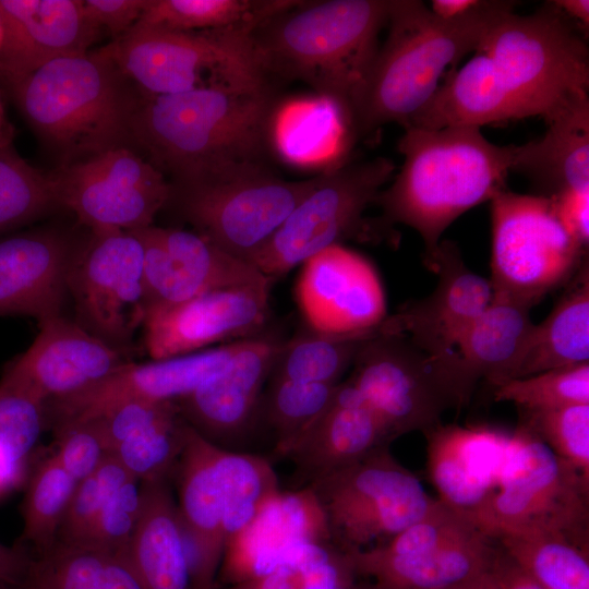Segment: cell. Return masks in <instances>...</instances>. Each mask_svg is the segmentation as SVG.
I'll use <instances>...</instances> for the list:
<instances>
[{"mask_svg":"<svg viewBox=\"0 0 589 589\" xmlns=\"http://www.w3.org/2000/svg\"><path fill=\"white\" fill-rule=\"evenodd\" d=\"M589 89L588 47L552 1L502 17L473 57L440 84L416 122L424 129L550 118Z\"/></svg>","mask_w":589,"mask_h":589,"instance_id":"6da1fadb","label":"cell"},{"mask_svg":"<svg viewBox=\"0 0 589 589\" xmlns=\"http://www.w3.org/2000/svg\"><path fill=\"white\" fill-rule=\"evenodd\" d=\"M279 110L271 81L142 95L134 144L170 183L203 181L238 165L266 164Z\"/></svg>","mask_w":589,"mask_h":589,"instance_id":"7a4b0ae2","label":"cell"},{"mask_svg":"<svg viewBox=\"0 0 589 589\" xmlns=\"http://www.w3.org/2000/svg\"><path fill=\"white\" fill-rule=\"evenodd\" d=\"M389 5L390 0H297L253 29L255 60L274 83L308 84L339 109L356 134L357 103Z\"/></svg>","mask_w":589,"mask_h":589,"instance_id":"3957f363","label":"cell"},{"mask_svg":"<svg viewBox=\"0 0 589 589\" xmlns=\"http://www.w3.org/2000/svg\"><path fill=\"white\" fill-rule=\"evenodd\" d=\"M518 145H496L480 128H407L398 142L404 164L375 204L383 225L402 224L421 237L424 259L462 214L506 189Z\"/></svg>","mask_w":589,"mask_h":589,"instance_id":"277c9868","label":"cell"},{"mask_svg":"<svg viewBox=\"0 0 589 589\" xmlns=\"http://www.w3.org/2000/svg\"><path fill=\"white\" fill-rule=\"evenodd\" d=\"M5 87L57 167L117 147L135 149L142 94L98 49L52 60Z\"/></svg>","mask_w":589,"mask_h":589,"instance_id":"5b68a950","label":"cell"},{"mask_svg":"<svg viewBox=\"0 0 589 589\" xmlns=\"http://www.w3.org/2000/svg\"><path fill=\"white\" fill-rule=\"evenodd\" d=\"M514 8V1L485 0L467 16L441 20L422 1L390 0L387 37L356 107L357 139L392 122L405 129L431 100L447 67L474 51Z\"/></svg>","mask_w":589,"mask_h":589,"instance_id":"8992f818","label":"cell"},{"mask_svg":"<svg viewBox=\"0 0 589 589\" xmlns=\"http://www.w3.org/2000/svg\"><path fill=\"white\" fill-rule=\"evenodd\" d=\"M352 366L347 381L396 437L426 434L446 410L468 404L477 384L456 351L432 354L382 328L363 342Z\"/></svg>","mask_w":589,"mask_h":589,"instance_id":"52a82bcc","label":"cell"},{"mask_svg":"<svg viewBox=\"0 0 589 589\" xmlns=\"http://www.w3.org/2000/svg\"><path fill=\"white\" fill-rule=\"evenodd\" d=\"M589 480L518 425L495 493L472 526L490 540L544 530L589 548Z\"/></svg>","mask_w":589,"mask_h":589,"instance_id":"ba28073f","label":"cell"},{"mask_svg":"<svg viewBox=\"0 0 589 589\" xmlns=\"http://www.w3.org/2000/svg\"><path fill=\"white\" fill-rule=\"evenodd\" d=\"M320 179L286 180L267 164H242L203 181L170 183L167 205L195 232L251 264Z\"/></svg>","mask_w":589,"mask_h":589,"instance_id":"9c48e42d","label":"cell"},{"mask_svg":"<svg viewBox=\"0 0 589 589\" xmlns=\"http://www.w3.org/2000/svg\"><path fill=\"white\" fill-rule=\"evenodd\" d=\"M251 32H179L135 24L98 50L145 97L166 96L212 84L268 79L252 48Z\"/></svg>","mask_w":589,"mask_h":589,"instance_id":"30bf717a","label":"cell"},{"mask_svg":"<svg viewBox=\"0 0 589 589\" xmlns=\"http://www.w3.org/2000/svg\"><path fill=\"white\" fill-rule=\"evenodd\" d=\"M493 297L530 308L575 276L588 261L558 220L553 201L507 189L490 201Z\"/></svg>","mask_w":589,"mask_h":589,"instance_id":"8fae6325","label":"cell"},{"mask_svg":"<svg viewBox=\"0 0 589 589\" xmlns=\"http://www.w3.org/2000/svg\"><path fill=\"white\" fill-rule=\"evenodd\" d=\"M394 170L390 159L376 157L323 171L251 264L274 279L342 240L375 232L363 215Z\"/></svg>","mask_w":589,"mask_h":589,"instance_id":"7c38bea8","label":"cell"},{"mask_svg":"<svg viewBox=\"0 0 589 589\" xmlns=\"http://www.w3.org/2000/svg\"><path fill=\"white\" fill-rule=\"evenodd\" d=\"M306 485L324 509L333 542L345 551L390 539L437 501L392 455L389 446Z\"/></svg>","mask_w":589,"mask_h":589,"instance_id":"4fadbf2b","label":"cell"},{"mask_svg":"<svg viewBox=\"0 0 589 589\" xmlns=\"http://www.w3.org/2000/svg\"><path fill=\"white\" fill-rule=\"evenodd\" d=\"M50 173L59 206L92 233L152 226L171 193L167 178L131 147L112 148Z\"/></svg>","mask_w":589,"mask_h":589,"instance_id":"5bb4252c","label":"cell"},{"mask_svg":"<svg viewBox=\"0 0 589 589\" xmlns=\"http://www.w3.org/2000/svg\"><path fill=\"white\" fill-rule=\"evenodd\" d=\"M68 293L74 301L77 323L122 349L142 328L148 310L139 235L91 232L70 266Z\"/></svg>","mask_w":589,"mask_h":589,"instance_id":"9a60e30c","label":"cell"},{"mask_svg":"<svg viewBox=\"0 0 589 589\" xmlns=\"http://www.w3.org/2000/svg\"><path fill=\"white\" fill-rule=\"evenodd\" d=\"M241 340L182 356L125 362L96 384L71 396L45 405L52 429L86 422L104 416L116 406L134 400L175 402L190 396L220 374L238 350Z\"/></svg>","mask_w":589,"mask_h":589,"instance_id":"2e32d148","label":"cell"},{"mask_svg":"<svg viewBox=\"0 0 589 589\" xmlns=\"http://www.w3.org/2000/svg\"><path fill=\"white\" fill-rule=\"evenodd\" d=\"M38 326L31 346L5 364L0 384L44 406L96 384L128 362L122 349L62 315Z\"/></svg>","mask_w":589,"mask_h":589,"instance_id":"e0dca14e","label":"cell"},{"mask_svg":"<svg viewBox=\"0 0 589 589\" xmlns=\"http://www.w3.org/2000/svg\"><path fill=\"white\" fill-rule=\"evenodd\" d=\"M269 289L271 285L221 288L151 308L142 326L144 347L158 360L257 337L269 318Z\"/></svg>","mask_w":589,"mask_h":589,"instance_id":"ac0fdd59","label":"cell"},{"mask_svg":"<svg viewBox=\"0 0 589 589\" xmlns=\"http://www.w3.org/2000/svg\"><path fill=\"white\" fill-rule=\"evenodd\" d=\"M134 231L144 249L148 309L177 304L215 289L272 285L273 279L252 264L194 230L152 225Z\"/></svg>","mask_w":589,"mask_h":589,"instance_id":"d6986e66","label":"cell"},{"mask_svg":"<svg viewBox=\"0 0 589 589\" xmlns=\"http://www.w3.org/2000/svg\"><path fill=\"white\" fill-rule=\"evenodd\" d=\"M296 298L309 328L317 333L369 330L387 316L385 292L375 268L341 244L326 248L302 264Z\"/></svg>","mask_w":589,"mask_h":589,"instance_id":"ffe728a7","label":"cell"},{"mask_svg":"<svg viewBox=\"0 0 589 589\" xmlns=\"http://www.w3.org/2000/svg\"><path fill=\"white\" fill-rule=\"evenodd\" d=\"M423 262L437 277L434 289L387 315L381 328L385 334L407 336L429 353H449L455 351L467 327L490 304L492 287L488 278L468 267L452 241H441Z\"/></svg>","mask_w":589,"mask_h":589,"instance_id":"44dd1931","label":"cell"},{"mask_svg":"<svg viewBox=\"0 0 589 589\" xmlns=\"http://www.w3.org/2000/svg\"><path fill=\"white\" fill-rule=\"evenodd\" d=\"M80 247L53 227L0 236V316H32L39 323L61 315Z\"/></svg>","mask_w":589,"mask_h":589,"instance_id":"7402d4cb","label":"cell"},{"mask_svg":"<svg viewBox=\"0 0 589 589\" xmlns=\"http://www.w3.org/2000/svg\"><path fill=\"white\" fill-rule=\"evenodd\" d=\"M333 541L324 509L310 485L279 491L226 544L217 582L225 587L277 568L293 546Z\"/></svg>","mask_w":589,"mask_h":589,"instance_id":"603a6c76","label":"cell"},{"mask_svg":"<svg viewBox=\"0 0 589 589\" xmlns=\"http://www.w3.org/2000/svg\"><path fill=\"white\" fill-rule=\"evenodd\" d=\"M82 0H0V80L9 85L99 36Z\"/></svg>","mask_w":589,"mask_h":589,"instance_id":"cb8c5ba5","label":"cell"},{"mask_svg":"<svg viewBox=\"0 0 589 589\" xmlns=\"http://www.w3.org/2000/svg\"><path fill=\"white\" fill-rule=\"evenodd\" d=\"M425 436L428 472L438 500L472 525L496 491L510 435L441 423Z\"/></svg>","mask_w":589,"mask_h":589,"instance_id":"d4e9b609","label":"cell"},{"mask_svg":"<svg viewBox=\"0 0 589 589\" xmlns=\"http://www.w3.org/2000/svg\"><path fill=\"white\" fill-rule=\"evenodd\" d=\"M216 444L189 423L177 462L178 512L187 540L192 589H216L226 548L224 500L215 466Z\"/></svg>","mask_w":589,"mask_h":589,"instance_id":"484cf974","label":"cell"},{"mask_svg":"<svg viewBox=\"0 0 589 589\" xmlns=\"http://www.w3.org/2000/svg\"><path fill=\"white\" fill-rule=\"evenodd\" d=\"M280 346L259 336L241 340L220 374L177 402L183 419L214 444L241 434L256 410Z\"/></svg>","mask_w":589,"mask_h":589,"instance_id":"4316f807","label":"cell"},{"mask_svg":"<svg viewBox=\"0 0 589 589\" xmlns=\"http://www.w3.org/2000/svg\"><path fill=\"white\" fill-rule=\"evenodd\" d=\"M396 436L348 382H340L327 410L280 455L308 484L371 453Z\"/></svg>","mask_w":589,"mask_h":589,"instance_id":"83f0119b","label":"cell"},{"mask_svg":"<svg viewBox=\"0 0 589 589\" xmlns=\"http://www.w3.org/2000/svg\"><path fill=\"white\" fill-rule=\"evenodd\" d=\"M495 546L477 529L438 546L392 554L375 545L347 551L376 589H450L490 570Z\"/></svg>","mask_w":589,"mask_h":589,"instance_id":"f1b7e54d","label":"cell"},{"mask_svg":"<svg viewBox=\"0 0 589 589\" xmlns=\"http://www.w3.org/2000/svg\"><path fill=\"white\" fill-rule=\"evenodd\" d=\"M125 553L144 589H192L187 540L167 478L141 482Z\"/></svg>","mask_w":589,"mask_h":589,"instance_id":"f546056e","label":"cell"},{"mask_svg":"<svg viewBox=\"0 0 589 589\" xmlns=\"http://www.w3.org/2000/svg\"><path fill=\"white\" fill-rule=\"evenodd\" d=\"M544 135L518 145L512 171L525 176L537 195L554 197L589 188V97L572 100L550 118Z\"/></svg>","mask_w":589,"mask_h":589,"instance_id":"4dcf8cb0","label":"cell"},{"mask_svg":"<svg viewBox=\"0 0 589 589\" xmlns=\"http://www.w3.org/2000/svg\"><path fill=\"white\" fill-rule=\"evenodd\" d=\"M589 362V268L586 261L546 317L534 324L509 380Z\"/></svg>","mask_w":589,"mask_h":589,"instance_id":"1f68e13d","label":"cell"},{"mask_svg":"<svg viewBox=\"0 0 589 589\" xmlns=\"http://www.w3.org/2000/svg\"><path fill=\"white\" fill-rule=\"evenodd\" d=\"M532 308L493 297L490 304L459 337L455 351L470 377L494 387L509 381L534 325Z\"/></svg>","mask_w":589,"mask_h":589,"instance_id":"d6a6232c","label":"cell"},{"mask_svg":"<svg viewBox=\"0 0 589 589\" xmlns=\"http://www.w3.org/2000/svg\"><path fill=\"white\" fill-rule=\"evenodd\" d=\"M297 0H147L136 24L179 32L241 29L262 22Z\"/></svg>","mask_w":589,"mask_h":589,"instance_id":"836d02e7","label":"cell"},{"mask_svg":"<svg viewBox=\"0 0 589 589\" xmlns=\"http://www.w3.org/2000/svg\"><path fill=\"white\" fill-rule=\"evenodd\" d=\"M497 540L544 589H589V548L544 530L508 533Z\"/></svg>","mask_w":589,"mask_h":589,"instance_id":"e575fe53","label":"cell"},{"mask_svg":"<svg viewBox=\"0 0 589 589\" xmlns=\"http://www.w3.org/2000/svg\"><path fill=\"white\" fill-rule=\"evenodd\" d=\"M380 330L381 324L349 334H323L310 329L281 344L273 366V378L338 384L363 342Z\"/></svg>","mask_w":589,"mask_h":589,"instance_id":"d590c367","label":"cell"},{"mask_svg":"<svg viewBox=\"0 0 589 589\" xmlns=\"http://www.w3.org/2000/svg\"><path fill=\"white\" fill-rule=\"evenodd\" d=\"M357 576L347 551L333 541H313L290 549L274 570L224 589H349Z\"/></svg>","mask_w":589,"mask_h":589,"instance_id":"8d00e7d4","label":"cell"},{"mask_svg":"<svg viewBox=\"0 0 589 589\" xmlns=\"http://www.w3.org/2000/svg\"><path fill=\"white\" fill-rule=\"evenodd\" d=\"M36 564L50 589H144L125 550L57 544Z\"/></svg>","mask_w":589,"mask_h":589,"instance_id":"74e56055","label":"cell"},{"mask_svg":"<svg viewBox=\"0 0 589 589\" xmlns=\"http://www.w3.org/2000/svg\"><path fill=\"white\" fill-rule=\"evenodd\" d=\"M214 460L224 500L227 544L280 489L273 467L262 457L229 452L216 444Z\"/></svg>","mask_w":589,"mask_h":589,"instance_id":"f35d334b","label":"cell"},{"mask_svg":"<svg viewBox=\"0 0 589 589\" xmlns=\"http://www.w3.org/2000/svg\"><path fill=\"white\" fill-rule=\"evenodd\" d=\"M77 482L55 455L39 462L31 474L22 502L21 544H31L43 557L57 544V537Z\"/></svg>","mask_w":589,"mask_h":589,"instance_id":"ab89813d","label":"cell"},{"mask_svg":"<svg viewBox=\"0 0 589 589\" xmlns=\"http://www.w3.org/2000/svg\"><path fill=\"white\" fill-rule=\"evenodd\" d=\"M50 171H43L9 145L0 148V236L59 208Z\"/></svg>","mask_w":589,"mask_h":589,"instance_id":"60d3db41","label":"cell"},{"mask_svg":"<svg viewBox=\"0 0 589 589\" xmlns=\"http://www.w3.org/2000/svg\"><path fill=\"white\" fill-rule=\"evenodd\" d=\"M338 386L339 383L272 380L265 413L277 437V454L280 455L327 410Z\"/></svg>","mask_w":589,"mask_h":589,"instance_id":"b9f144b4","label":"cell"},{"mask_svg":"<svg viewBox=\"0 0 589 589\" xmlns=\"http://www.w3.org/2000/svg\"><path fill=\"white\" fill-rule=\"evenodd\" d=\"M494 399L519 410L589 404V362L509 380L495 387Z\"/></svg>","mask_w":589,"mask_h":589,"instance_id":"7bdbcfd3","label":"cell"},{"mask_svg":"<svg viewBox=\"0 0 589 589\" xmlns=\"http://www.w3.org/2000/svg\"><path fill=\"white\" fill-rule=\"evenodd\" d=\"M589 480V404L519 410V424Z\"/></svg>","mask_w":589,"mask_h":589,"instance_id":"ee69618b","label":"cell"},{"mask_svg":"<svg viewBox=\"0 0 589 589\" xmlns=\"http://www.w3.org/2000/svg\"><path fill=\"white\" fill-rule=\"evenodd\" d=\"M187 424L179 413L123 441L111 455L140 482L168 478L181 455Z\"/></svg>","mask_w":589,"mask_h":589,"instance_id":"f6af8a7d","label":"cell"},{"mask_svg":"<svg viewBox=\"0 0 589 589\" xmlns=\"http://www.w3.org/2000/svg\"><path fill=\"white\" fill-rule=\"evenodd\" d=\"M130 478L133 477L110 455L94 473L77 482L60 526L57 544L82 545L104 505Z\"/></svg>","mask_w":589,"mask_h":589,"instance_id":"bcb514c9","label":"cell"},{"mask_svg":"<svg viewBox=\"0 0 589 589\" xmlns=\"http://www.w3.org/2000/svg\"><path fill=\"white\" fill-rule=\"evenodd\" d=\"M47 425L45 406L0 384V458L21 467Z\"/></svg>","mask_w":589,"mask_h":589,"instance_id":"7dc6e473","label":"cell"},{"mask_svg":"<svg viewBox=\"0 0 589 589\" xmlns=\"http://www.w3.org/2000/svg\"><path fill=\"white\" fill-rule=\"evenodd\" d=\"M141 505V482L130 478L109 497L80 546L123 551L133 533Z\"/></svg>","mask_w":589,"mask_h":589,"instance_id":"c3c4849f","label":"cell"},{"mask_svg":"<svg viewBox=\"0 0 589 589\" xmlns=\"http://www.w3.org/2000/svg\"><path fill=\"white\" fill-rule=\"evenodd\" d=\"M53 432L57 438L53 455L76 482L94 473L111 455L97 420L67 424Z\"/></svg>","mask_w":589,"mask_h":589,"instance_id":"681fc988","label":"cell"},{"mask_svg":"<svg viewBox=\"0 0 589 589\" xmlns=\"http://www.w3.org/2000/svg\"><path fill=\"white\" fill-rule=\"evenodd\" d=\"M179 413L175 402L134 400L120 404L95 420L100 424L111 454L123 441Z\"/></svg>","mask_w":589,"mask_h":589,"instance_id":"f907efd6","label":"cell"},{"mask_svg":"<svg viewBox=\"0 0 589 589\" xmlns=\"http://www.w3.org/2000/svg\"><path fill=\"white\" fill-rule=\"evenodd\" d=\"M146 3L147 0H83L82 7L93 26L108 31L116 39L139 22Z\"/></svg>","mask_w":589,"mask_h":589,"instance_id":"816d5d0a","label":"cell"},{"mask_svg":"<svg viewBox=\"0 0 589 589\" xmlns=\"http://www.w3.org/2000/svg\"><path fill=\"white\" fill-rule=\"evenodd\" d=\"M550 199L565 230L578 244L588 249L589 188L569 190Z\"/></svg>","mask_w":589,"mask_h":589,"instance_id":"f5cc1de1","label":"cell"},{"mask_svg":"<svg viewBox=\"0 0 589 589\" xmlns=\"http://www.w3.org/2000/svg\"><path fill=\"white\" fill-rule=\"evenodd\" d=\"M489 572L497 589H544L501 546H495Z\"/></svg>","mask_w":589,"mask_h":589,"instance_id":"db71d44e","label":"cell"},{"mask_svg":"<svg viewBox=\"0 0 589 589\" xmlns=\"http://www.w3.org/2000/svg\"><path fill=\"white\" fill-rule=\"evenodd\" d=\"M36 558L22 545L8 546L0 543V585L17 584L27 578Z\"/></svg>","mask_w":589,"mask_h":589,"instance_id":"11a10c76","label":"cell"},{"mask_svg":"<svg viewBox=\"0 0 589 589\" xmlns=\"http://www.w3.org/2000/svg\"><path fill=\"white\" fill-rule=\"evenodd\" d=\"M485 0H433L431 12L441 20L467 16L483 5Z\"/></svg>","mask_w":589,"mask_h":589,"instance_id":"9f6ffc18","label":"cell"},{"mask_svg":"<svg viewBox=\"0 0 589 589\" xmlns=\"http://www.w3.org/2000/svg\"><path fill=\"white\" fill-rule=\"evenodd\" d=\"M552 3L570 21L580 23L585 29L589 25V1L588 0H555Z\"/></svg>","mask_w":589,"mask_h":589,"instance_id":"6f0895ef","label":"cell"},{"mask_svg":"<svg viewBox=\"0 0 589 589\" xmlns=\"http://www.w3.org/2000/svg\"><path fill=\"white\" fill-rule=\"evenodd\" d=\"M36 563L26 579L17 584L0 585V589H50L49 585L38 572Z\"/></svg>","mask_w":589,"mask_h":589,"instance_id":"680465c9","label":"cell"},{"mask_svg":"<svg viewBox=\"0 0 589 589\" xmlns=\"http://www.w3.org/2000/svg\"><path fill=\"white\" fill-rule=\"evenodd\" d=\"M13 137H14V128L12 127V124L10 123L7 117L1 93H0V148L11 145Z\"/></svg>","mask_w":589,"mask_h":589,"instance_id":"91938a15","label":"cell"},{"mask_svg":"<svg viewBox=\"0 0 589 589\" xmlns=\"http://www.w3.org/2000/svg\"><path fill=\"white\" fill-rule=\"evenodd\" d=\"M450 589H497L490 572Z\"/></svg>","mask_w":589,"mask_h":589,"instance_id":"94428289","label":"cell"},{"mask_svg":"<svg viewBox=\"0 0 589 589\" xmlns=\"http://www.w3.org/2000/svg\"><path fill=\"white\" fill-rule=\"evenodd\" d=\"M349 589H376L374 585L371 586H358L357 584Z\"/></svg>","mask_w":589,"mask_h":589,"instance_id":"6125c7cd","label":"cell"}]
</instances>
